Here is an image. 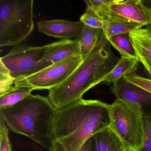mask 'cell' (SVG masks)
Wrapping results in <instances>:
<instances>
[{"instance_id":"5b68a950","label":"cell","mask_w":151,"mask_h":151,"mask_svg":"<svg viewBox=\"0 0 151 151\" xmlns=\"http://www.w3.org/2000/svg\"><path fill=\"white\" fill-rule=\"evenodd\" d=\"M109 127L127 151H140L145 138L144 114L138 105L116 99L109 105Z\"/></svg>"},{"instance_id":"8fae6325","label":"cell","mask_w":151,"mask_h":151,"mask_svg":"<svg viewBox=\"0 0 151 151\" xmlns=\"http://www.w3.org/2000/svg\"><path fill=\"white\" fill-rule=\"evenodd\" d=\"M84 25L81 21L72 22L60 19L41 21L37 22L39 32L62 40L76 38L82 33Z\"/></svg>"},{"instance_id":"8992f818","label":"cell","mask_w":151,"mask_h":151,"mask_svg":"<svg viewBox=\"0 0 151 151\" xmlns=\"http://www.w3.org/2000/svg\"><path fill=\"white\" fill-rule=\"evenodd\" d=\"M83 59L81 54L74 55L29 76L16 79L14 86L33 90H50L64 82Z\"/></svg>"},{"instance_id":"ffe728a7","label":"cell","mask_w":151,"mask_h":151,"mask_svg":"<svg viewBox=\"0 0 151 151\" xmlns=\"http://www.w3.org/2000/svg\"><path fill=\"white\" fill-rule=\"evenodd\" d=\"M126 81L139 86L151 93V79L132 73L124 77Z\"/></svg>"},{"instance_id":"7c38bea8","label":"cell","mask_w":151,"mask_h":151,"mask_svg":"<svg viewBox=\"0 0 151 151\" xmlns=\"http://www.w3.org/2000/svg\"><path fill=\"white\" fill-rule=\"evenodd\" d=\"M139 62L142 63L151 79V29L147 27L129 33Z\"/></svg>"},{"instance_id":"44dd1931","label":"cell","mask_w":151,"mask_h":151,"mask_svg":"<svg viewBox=\"0 0 151 151\" xmlns=\"http://www.w3.org/2000/svg\"><path fill=\"white\" fill-rule=\"evenodd\" d=\"M8 129L3 119L0 116V151H12Z\"/></svg>"},{"instance_id":"5bb4252c","label":"cell","mask_w":151,"mask_h":151,"mask_svg":"<svg viewBox=\"0 0 151 151\" xmlns=\"http://www.w3.org/2000/svg\"><path fill=\"white\" fill-rule=\"evenodd\" d=\"M139 61L136 57L121 56L116 65L103 80L104 84L108 85L114 84L125 76L135 73Z\"/></svg>"},{"instance_id":"6da1fadb","label":"cell","mask_w":151,"mask_h":151,"mask_svg":"<svg viewBox=\"0 0 151 151\" xmlns=\"http://www.w3.org/2000/svg\"><path fill=\"white\" fill-rule=\"evenodd\" d=\"M109 105L82 99L56 109L50 151H79L92 135L109 127Z\"/></svg>"},{"instance_id":"7402d4cb","label":"cell","mask_w":151,"mask_h":151,"mask_svg":"<svg viewBox=\"0 0 151 151\" xmlns=\"http://www.w3.org/2000/svg\"><path fill=\"white\" fill-rule=\"evenodd\" d=\"M145 138L144 146L140 151H151V117L144 116Z\"/></svg>"},{"instance_id":"9a60e30c","label":"cell","mask_w":151,"mask_h":151,"mask_svg":"<svg viewBox=\"0 0 151 151\" xmlns=\"http://www.w3.org/2000/svg\"><path fill=\"white\" fill-rule=\"evenodd\" d=\"M103 34L101 29L84 25L81 34L76 40L79 43L80 54L83 58H86L96 46Z\"/></svg>"},{"instance_id":"277c9868","label":"cell","mask_w":151,"mask_h":151,"mask_svg":"<svg viewBox=\"0 0 151 151\" xmlns=\"http://www.w3.org/2000/svg\"><path fill=\"white\" fill-rule=\"evenodd\" d=\"M33 0H0V46L21 45L33 31Z\"/></svg>"},{"instance_id":"4fadbf2b","label":"cell","mask_w":151,"mask_h":151,"mask_svg":"<svg viewBox=\"0 0 151 151\" xmlns=\"http://www.w3.org/2000/svg\"><path fill=\"white\" fill-rule=\"evenodd\" d=\"M91 151H127L118 136L109 127L89 139Z\"/></svg>"},{"instance_id":"52a82bcc","label":"cell","mask_w":151,"mask_h":151,"mask_svg":"<svg viewBox=\"0 0 151 151\" xmlns=\"http://www.w3.org/2000/svg\"><path fill=\"white\" fill-rule=\"evenodd\" d=\"M47 45L32 46L21 44L14 47L5 56L2 62L16 79L28 76L31 71L44 56Z\"/></svg>"},{"instance_id":"d6986e66","label":"cell","mask_w":151,"mask_h":151,"mask_svg":"<svg viewBox=\"0 0 151 151\" xmlns=\"http://www.w3.org/2000/svg\"><path fill=\"white\" fill-rule=\"evenodd\" d=\"M15 80L9 70L0 61V95L13 89Z\"/></svg>"},{"instance_id":"7a4b0ae2","label":"cell","mask_w":151,"mask_h":151,"mask_svg":"<svg viewBox=\"0 0 151 151\" xmlns=\"http://www.w3.org/2000/svg\"><path fill=\"white\" fill-rule=\"evenodd\" d=\"M110 45L103 33L96 46L70 76L49 90L48 98L56 109L76 102L87 91L103 82L119 59Z\"/></svg>"},{"instance_id":"2e32d148","label":"cell","mask_w":151,"mask_h":151,"mask_svg":"<svg viewBox=\"0 0 151 151\" xmlns=\"http://www.w3.org/2000/svg\"><path fill=\"white\" fill-rule=\"evenodd\" d=\"M33 91L32 88L14 86L13 89L0 95V108L15 105L29 97Z\"/></svg>"},{"instance_id":"603a6c76","label":"cell","mask_w":151,"mask_h":151,"mask_svg":"<svg viewBox=\"0 0 151 151\" xmlns=\"http://www.w3.org/2000/svg\"><path fill=\"white\" fill-rule=\"evenodd\" d=\"M79 151H91L89 139L86 141L85 143L83 145Z\"/></svg>"},{"instance_id":"e0dca14e","label":"cell","mask_w":151,"mask_h":151,"mask_svg":"<svg viewBox=\"0 0 151 151\" xmlns=\"http://www.w3.org/2000/svg\"><path fill=\"white\" fill-rule=\"evenodd\" d=\"M107 40L110 45L119 52L121 56L136 57L129 33L115 35L108 39Z\"/></svg>"},{"instance_id":"ba28073f","label":"cell","mask_w":151,"mask_h":151,"mask_svg":"<svg viewBox=\"0 0 151 151\" xmlns=\"http://www.w3.org/2000/svg\"><path fill=\"white\" fill-rule=\"evenodd\" d=\"M111 92L116 99L141 107L144 115L151 117V93L125 80L124 77L114 84Z\"/></svg>"},{"instance_id":"9c48e42d","label":"cell","mask_w":151,"mask_h":151,"mask_svg":"<svg viewBox=\"0 0 151 151\" xmlns=\"http://www.w3.org/2000/svg\"><path fill=\"white\" fill-rule=\"evenodd\" d=\"M78 54H80V47L75 39L62 40L47 45L43 58L31 71L29 76Z\"/></svg>"},{"instance_id":"3957f363","label":"cell","mask_w":151,"mask_h":151,"mask_svg":"<svg viewBox=\"0 0 151 151\" xmlns=\"http://www.w3.org/2000/svg\"><path fill=\"white\" fill-rule=\"evenodd\" d=\"M56 110L48 97L31 94L14 106L0 108V116L10 131L30 138L50 151Z\"/></svg>"},{"instance_id":"ac0fdd59","label":"cell","mask_w":151,"mask_h":151,"mask_svg":"<svg viewBox=\"0 0 151 151\" xmlns=\"http://www.w3.org/2000/svg\"><path fill=\"white\" fill-rule=\"evenodd\" d=\"M86 4V12L80 17V21L84 24L103 30L104 27V19L97 13L89 4Z\"/></svg>"},{"instance_id":"30bf717a","label":"cell","mask_w":151,"mask_h":151,"mask_svg":"<svg viewBox=\"0 0 151 151\" xmlns=\"http://www.w3.org/2000/svg\"><path fill=\"white\" fill-rule=\"evenodd\" d=\"M110 12L143 26L151 24V8L141 0H119L117 3L106 6Z\"/></svg>"},{"instance_id":"cb8c5ba5","label":"cell","mask_w":151,"mask_h":151,"mask_svg":"<svg viewBox=\"0 0 151 151\" xmlns=\"http://www.w3.org/2000/svg\"><path fill=\"white\" fill-rule=\"evenodd\" d=\"M143 2L144 4L147 6V7L151 8V1H143ZM147 28H149V29H151V24H150L149 26H147Z\"/></svg>"}]
</instances>
